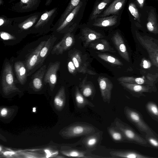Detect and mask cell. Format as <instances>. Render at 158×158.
I'll return each mask as SVG.
<instances>
[{
	"mask_svg": "<svg viewBox=\"0 0 158 158\" xmlns=\"http://www.w3.org/2000/svg\"><path fill=\"white\" fill-rule=\"evenodd\" d=\"M88 0H81L59 25L51 30L59 33H65L74 23H79L82 17Z\"/></svg>",
	"mask_w": 158,
	"mask_h": 158,
	"instance_id": "6da1fadb",
	"label": "cell"
},
{
	"mask_svg": "<svg viewBox=\"0 0 158 158\" xmlns=\"http://www.w3.org/2000/svg\"><path fill=\"white\" fill-rule=\"evenodd\" d=\"M99 130L91 124L84 122H76L65 127L61 134L65 139H69L85 136Z\"/></svg>",
	"mask_w": 158,
	"mask_h": 158,
	"instance_id": "7a4b0ae2",
	"label": "cell"
},
{
	"mask_svg": "<svg viewBox=\"0 0 158 158\" xmlns=\"http://www.w3.org/2000/svg\"><path fill=\"white\" fill-rule=\"evenodd\" d=\"M111 125L121 131L127 143H135L145 147L149 145L145 138L137 133L129 125L118 118H115Z\"/></svg>",
	"mask_w": 158,
	"mask_h": 158,
	"instance_id": "3957f363",
	"label": "cell"
},
{
	"mask_svg": "<svg viewBox=\"0 0 158 158\" xmlns=\"http://www.w3.org/2000/svg\"><path fill=\"white\" fill-rule=\"evenodd\" d=\"M43 12H36L28 15L15 17L12 30L18 33L31 31Z\"/></svg>",
	"mask_w": 158,
	"mask_h": 158,
	"instance_id": "277c9868",
	"label": "cell"
},
{
	"mask_svg": "<svg viewBox=\"0 0 158 158\" xmlns=\"http://www.w3.org/2000/svg\"><path fill=\"white\" fill-rule=\"evenodd\" d=\"M59 10L58 7H55L48 10L43 12L42 14L35 24L31 28V32H45L51 29L55 18L57 15Z\"/></svg>",
	"mask_w": 158,
	"mask_h": 158,
	"instance_id": "5b68a950",
	"label": "cell"
},
{
	"mask_svg": "<svg viewBox=\"0 0 158 158\" xmlns=\"http://www.w3.org/2000/svg\"><path fill=\"white\" fill-rule=\"evenodd\" d=\"M124 112L127 120L140 132L146 134L154 131L145 122L142 114L138 111L126 106L124 108Z\"/></svg>",
	"mask_w": 158,
	"mask_h": 158,
	"instance_id": "8992f818",
	"label": "cell"
},
{
	"mask_svg": "<svg viewBox=\"0 0 158 158\" xmlns=\"http://www.w3.org/2000/svg\"><path fill=\"white\" fill-rule=\"evenodd\" d=\"M1 85L5 94L20 92L15 85L12 67L9 62H6L4 65L1 78Z\"/></svg>",
	"mask_w": 158,
	"mask_h": 158,
	"instance_id": "52a82bcc",
	"label": "cell"
},
{
	"mask_svg": "<svg viewBox=\"0 0 158 158\" xmlns=\"http://www.w3.org/2000/svg\"><path fill=\"white\" fill-rule=\"evenodd\" d=\"M41 0H10L8 9L19 13L32 11L39 7Z\"/></svg>",
	"mask_w": 158,
	"mask_h": 158,
	"instance_id": "ba28073f",
	"label": "cell"
},
{
	"mask_svg": "<svg viewBox=\"0 0 158 158\" xmlns=\"http://www.w3.org/2000/svg\"><path fill=\"white\" fill-rule=\"evenodd\" d=\"M79 23H74L64 33V36L61 41L53 46L51 52L52 54H62L70 47L73 41V32L78 26Z\"/></svg>",
	"mask_w": 158,
	"mask_h": 158,
	"instance_id": "9c48e42d",
	"label": "cell"
},
{
	"mask_svg": "<svg viewBox=\"0 0 158 158\" xmlns=\"http://www.w3.org/2000/svg\"><path fill=\"white\" fill-rule=\"evenodd\" d=\"M120 15H112L103 17H98L90 21L87 24L95 27L106 28L114 27L118 25Z\"/></svg>",
	"mask_w": 158,
	"mask_h": 158,
	"instance_id": "30bf717a",
	"label": "cell"
},
{
	"mask_svg": "<svg viewBox=\"0 0 158 158\" xmlns=\"http://www.w3.org/2000/svg\"><path fill=\"white\" fill-rule=\"evenodd\" d=\"M46 41H41L29 56L26 60L25 65L27 70V76H30L38 68V62L40 52L45 45Z\"/></svg>",
	"mask_w": 158,
	"mask_h": 158,
	"instance_id": "8fae6325",
	"label": "cell"
},
{
	"mask_svg": "<svg viewBox=\"0 0 158 158\" xmlns=\"http://www.w3.org/2000/svg\"><path fill=\"white\" fill-rule=\"evenodd\" d=\"M103 132L99 130L92 134L85 136L80 141L86 149L91 152L94 151L100 143L102 139Z\"/></svg>",
	"mask_w": 158,
	"mask_h": 158,
	"instance_id": "7c38bea8",
	"label": "cell"
},
{
	"mask_svg": "<svg viewBox=\"0 0 158 158\" xmlns=\"http://www.w3.org/2000/svg\"><path fill=\"white\" fill-rule=\"evenodd\" d=\"M98 81L103 101L109 104L113 87L112 83L108 78L103 77H99Z\"/></svg>",
	"mask_w": 158,
	"mask_h": 158,
	"instance_id": "4fadbf2b",
	"label": "cell"
},
{
	"mask_svg": "<svg viewBox=\"0 0 158 158\" xmlns=\"http://www.w3.org/2000/svg\"><path fill=\"white\" fill-rule=\"evenodd\" d=\"M60 63L56 61L52 63L48 66L44 78V81L48 83L52 91L56 84L57 80V73L60 69Z\"/></svg>",
	"mask_w": 158,
	"mask_h": 158,
	"instance_id": "5bb4252c",
	"label": "cell"
},
{
	"mask_svg": "<svg viewBox=\"0 0 158 158\" xmlns=\"http://www.w3.org/2000/svg\"><path fill=\"white\" fill-rule=\"evenodd\" d=\"M112 158H149L152 157L145 155L135 150L118 149L112 150L110 152Z\"/></svg>",
	"mask_w": 158,
	"mask_h": 158,
	"instance_id": "9a60e30c",
	"label": "cell"
},
{
	"mask_svg": "<svg viewBox=\"0 0 158 158\" xmlns=\"http://www.w3.org/2000/svg\"><path fill=\"white\" fill-rule=\"evenodd\" d=\"M125 0H114L97 17L112 15H120V12L124 5Z\"/></svg>",
	"mask_w": 158,
	"mask_h": 158,
	"instance_id": "2e32d148",
	"label": "cell"
},
{
	"mask_svg": "<svg viewBox=\"0 0 158 158\" xmlns=\"http://www.w3.org/2000/svg\"><path fill=\"white\" fill-rule=\"evenodd\" d=\"M62 153L68 157L83 158H104L99 155L92 154L91 152L77 149L69 148L67 150H63Z\"/></svg>",
	"mask_w": 158,
	"mask_h": 158,
	"instance_id": "e0dca14e",
	"label": "cell"
},
{
	"mask_svg": "<svg viewBox=\"0 0 158 158\" xmlns=\"http://www.w3.org/2000/svg\"><path fill=\"white\" fill-rule=\"evenodd\" d=\"M112 40L121 56L126 60L129 62V57L127 48L122 37L118 31L114 33Z\"/></svg>",
	"mask_w": 158,
	"mask_h": 158,
	"instance_id": "ac0fdd59",
	"label": "cell"
},
{
	"mask_svg": "<svg viewBox=\"0 0 158 158\" xmlns=\"http://www.w3.org/2000/svg\"><path fill=\"white\" fill-rule=\"evenodd\" d=\"M57 37L54 35H51L46 41V42L41 49L40 54L38 62V67L43 64L47 56L51 52L54 43L57 40Z\"/></svg>",
	"mask_w": 158,
	"mask_h": 158,
	"instance_id": "d6986e66",
	"label": "cell"
},
{
	"mask_svg": "<svg viewBox=\"0 0 158 158\" xmlns=\"http://www.w3.org/2000/svg\"><path fill=\"white\" fill-rule=\"evenodd\" d=\"M114 0H97L90 14L88 21L97 18Z\"/></svg>",
	"mask_w": 158,
	"mask_h": 158,
	"instance_id": "ffe728a7",
	"label": "cell"
},
{
	"mask_svg": "<svg viewBox=\"0 0 158 158\" xmlns=\"http://www.w3.org/2000/svg\"><path fill=\"white\" fill-rule=\"evenodd\" d=\"M46 65L41 66L32 77L31 84L33 88L36 90H40L43 86V79L46 72Z\"/></svg>",
	"mask_w": 158,
	"mask_h": 158,
	"instance_id": "44dd1931",
	"label": "cell"
},
{
	"mask_svg": "<svg viewBox=\"0 0 158 158\" xmlns=\"http://www.w3.org/2000/svg\"><path fill=\"white\" fill-rule=\"evenodd\" d=\"M119 83L133 94L137 96H141L144 92H148L150 89L148 87L136 84L123 82H120Z\"/></svg>",
	"mask_w": 158,
	"mask_h": 158,
	"instance_id": "7402d4cb",
	"label": "cell"
},
{
	"mask_svg": "<svg viewBox=\"0 0 158 158\" xmlns=\"http://www.w3.org/2000/svg\"><path fill=\"white\" fill-rule=\"evenodd\" d=\"M14 69L19 82L21 85H24L26 81L27 76L25 65L22 61H17L15 63Z\"/></svg>",
	"mask_w": 158,
	"mask_h": 158,
	"instance_id": "603a6c76",
	"label": "cell"
},
{
	"mask_svg": "<svg viewBox=\"0 0 158 158\" xmlns=\"http://www.w3.org/2000/svg\"><path fill=\"white\" fill-rule=\"evenodd\" d=\"M81 32L83 38L85 40L86 44L99 39L102 36L100 33L88 27H82Z\"/></svg>",
	"mask_w": 158,
	"mask_h": 158,
	"instance_id": "cb8c5ba5",
	"label": "cell"
},
{
	"mask_svg": "<svg viewBox=\"0 0 158 158\" xmlns=\"http://www.w3.org/2000/svg\"><path fill=\"white\" fill-rule=\"evenodd\" d=\"M74 97L77 106L79 109L83 108L86 106L92 107H95L94 105L92 102L82 94L77 87L76 88Z\"/></svg>",
	"mask_w": 158,
	"mask_h": 158,
	"instance_id": "d4e9b609",
	"label": "cell"
},
{
	"mask_svg": "<svg viewBox=\"0 0 158 158\" xmlns=\"http://www.w3.org/2000/svg\"><path fill=\"white\" fill-rule=\"evenodd\" d=\"M107 132L112 140L116 143H127L121 131L111 124L108 127Z\"/></svg>",
	"mask_w": 158,
	"mask_h": 158,
	"instance_id": "484cf974",
	"label": "cell"
},
{
	"mask_svg": "<svg viewBox=\"0 0 158 158\" xmlns=\"http://www.w3.org/2000/svg\"><path fill=\"white\" fill-rule=\"evenodd\" d=\"M66 102V96L64 87H61L55 96L54 104L55 107L58 110H61L64 106Z\"/></svg>",
	"mask_w": 158,
	"mask_h": 158,
	"instance_id": "4316f807",
	"label": "cell"
},
{
	"mask_svg": "<svg viewBox=\"0 0 158 158\" xmlns=\"http://www.w3.org/2000/svg\"><path fill=\"white\" fill-rule=\"evenodd\" d=\"M81 1V0H70L65 10L52 28H55L59 25L73 9L79 4Z\"/></svg>",
	"mask_w": 158,
	"mask_h": 158,
	"instance_id": "83f0119b",
	"label": "cell"
},
{
	"mask_svg": "<svg viewBox=\"0 0 158 158\" xmlns=\"http://www.w3.org/2000/svg\"><path fill=\"white\" fill-rule=\"evenodd\" d=\"M72 61L74 63L76 69L81 73H89L88 72L85 64H83L81 60L80 55L79 53H75L71 56Z\"/></svg>",
	"mask_w": 158,
	"mask_h": 158,
	"instance_id": "f1b7e54d",
	"label": "cell"
},
{
	"mask_svg": "<svg viewBox=\"0 0 158 158\" xmlns=\"http://www.w3.org/2000/svg\"><path fill=\"white\" fill-rule=\"evenodd\" d=\"M80 86V92L85 97L90 98L93 100L95 93V90L93 85L89 84H82Z\"/></svg>",
	"mask_w": 158,
	"mask_h": 158,
	"instance_id": "f546056e",
	"label": "cell"
},
{
	"mask_svg": "<svg viewBox=\"0 0 158 158\" xmlns=\"http://www.w3.org/2000/svg\"><path fill=\"white\" fill-rule=\"evenodd\" d=\"M149 114L158 123V107L156 104L152 102H148L146 106Z\"/></svg>",
	"mask_w": 158,
	"mask_h": 158,
	"instance_id": "4dcf8cb0",
	"label": "cell"
},
{
	"mask_svg": "<svg viewBox=\"0 0 158 158\" xmlns=\"http://www.w3.org/2000/svg\"><path fill=\"white\" fill-rule=\"evenodd\" d=\"M14 18H8L6 16L2 15L0 16V27L1 29L12 30Z\"/></svg>",
	"mask_w": 158,
	"mask_h": 158,
	"instance_id": "1f68e13d",
	"label": "cell"
},
{
	"mask_svg": "<svg viewBox=\"0 0 158 158\" xmlns=\"http://www.w3.org/2000/svg\"><path fill=\"white\" fill-rule=\"evenodd\" d=\"M145 138L149 145L158 149V135L154 131L145 134Z\"/></svg>",
	"mask_w": 158,
	"mask_h": 158,
	"instance_id": "d6a6232c",
	"label": "cell"
},
{
	"mask_svg": "<svg viewBox=\"0 0 158 158\" xmlns=\"http://www.w3.org/2000/svg\"><path fill=\"white\" fill-rule=\"evenodd\" d=\"M93 47L97 50L101 51H108L115 52L114 49L110 46L108 42L104 40H102L101 42L94 46Z\"/></svg>",
	"mask_w": 158,
	"mask_h": 158,
	"instance_id": "836d02e7",
	"label": "cell"
},
{
	"mask_svg": "<svg viewBox=\"0 0 158 158\" xmlns=\"http://www.w3.org/2000/svg\"><path fill=\"white\" fill-rule=\"evenodd\" d=\"M98 56L102 59L116 65H121L122 63L118 59L110 55L105 54H99Z\"/></svg>",
	"mask_w": 158,
	"mask_h": 158,
	"instance_id": "e575fe53",
	"label": "cell"
},
{
	"mask_svg": "<svg viewBox=\"0 0 158 158\" xmlns=\"http://www.w3.org/2000/svg\"><path fill=\"white\" fill-rule=\"evenodd\" d=\"M118 81L119 82L134 83L139 85L143 84L144 82V79L141 77L134 78L131 77H122L119 78L118 79Z\"/></svg>",
	"mask_w": 158,
	"mask_h": 158,
	"instance_id": "d590c367",
	"label": "cell"
},
{
	"mask_svg": "<svg viewBox=\"0 0 158 158\" xmlns=\"http://www.w3.org/2000/svg\"><path fill=\"white\" fill-rule=\"evenodd\" d=\"M1 37L4 40H14L15 37L10 34L4 31H1L0 33Z\"/></svg>",
	"mask_w": 158,
	"mask_h": 158,
	"instance_id": "8d00e7d4",
	"label": "cell"
},
{
	"mask_svg": "<svg viewBox=\"0 0 158 158\" xmlns=\"http://www.w3.org/2000/svg\"><path fill=\"white\" fill-rule=\"evenodd\" d=\"M129 10L131 14L135 18H137L138 14L136 9L134 7L132 3H130L128 7Z\"/></svg>",
	"mask_w": 158,
	"mask_h": 158,
	"instance_id": "74e56055",
	"label": "cell"
},
{
	"mask_svg": "<svg viewBox=\"0 0 158 158\" xmlns=\"http://www.w3.org/2000/svg\"><path fill=\"white\" fill-rule=\"evenodd\" d=\"M68 68L69 71L71 73H74L76 69L74 63L71 61L68 63Z\"/></svg>",
	"mask_w": 158,
	"mask_h": 158,
	"instance_id": "f35d334b",
	"label": "cell"
},
{
	"mask_svg": "<svg viewBox=\"0 0 158 158\" xmlns=\"http://www.w3.org/2000/svg\"><path fill=\"white\" fill-rule=\"evenodd\" d=\"M8 113V110L6 108H3L1 110L0 115L2 117L6 116L7 115Z\"/></svg>",
	"mask_w": 158,
	"mask_h": 158,
	"instance_id": "ab89813d",
	"label": "cell"
},
{
	"mask_svg": "<svg viewBox=\"0 0 158 158\" xmlns=\"http://www.w3.org/2000/svg\"><path fill=\"white\" fill-rule=\"evenodd\" d=\"M151 66L150 63L146 60H144L143 62V67L144 68L147 69Z\"/></svg>",
	"mask_w": 158,
	"mask_h": 158,
	"instance_id": "60d3db41",
	"label": "cell"
},
{
	"mask_svg": "<svg viewBox=\"0 0 158 158\" xmlns=\"http://www.w3.org/2000/svg\"><path fill=\"white\" fill-rule=\"evenodd\" d=\"M15 154V153L13 151H5L3 152V155L5 156H10Z\"/></svg>",
	"mask_w": 158,
	"mask_h": 158,
	"instance_id": "b9f144b4",
	"label": "cell"
},
{
	"mask_svg": "<svg viewBox=\"0 0 158 158\" xmlns=\"http://www.w3.org/2000/svg\"><path fill=\"white\" fill-rule=\"evenodd\" d=\"M147 27L148 30L150 31H152L154 30V27L151 22H149L148 23Z\"/></svg>",
	"mask_w": 158,
	"mask_h": 158,
	"instance_id": "7bdbcfd3",
	"label": "cell"
},
{
	"mask_svg": "<svg viewBox=\"0 0 158 158\" xmlns=\"http://www.w3.org/2000/svg\"><path fill=\"white\" fill-rule=\"evenodd\" d=\"M53 0H46L45 5L46 6H49Z\"/></svg>",
	"mask_w": 158,
	"mask_h": 158,
	"instance_id": "ee69618b",
	"label": "cell"
},
{
	"mask_svg": "<svg viewBox=\"0 0 158 158\" xmlns=\"http://www.w3.org/2000/svg\"><path fill=\"white\" fill-rule=\"evenodd\" d=\"M4 3L3 0H0V6H3Z\"/></svg>",
	"mask_w": 158,
	"mask_h": 158,
	"instance_id": "f6af8a7d",
	"label": "cell"
},
{
	"mask_svg": "<svg viewBox=\"0 0 158 158\" xmlns=\"http://www.w3.org/2000/svg\"><path fill=\"white\" fill-rule=\"evenodd\" d=\"M140 4H142L143 2V0H137Z\"/></svg>",
	"mask_w": 158,
	"mask_h": 158,
	"instance_id": "bcb514c9",
	"label": "cell"
}]
</instances>
